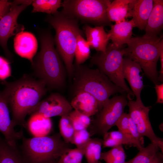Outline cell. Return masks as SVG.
I'll return each instance as SVG.
<instances>
[{
	"label": "cell",
	"mask_w": 163,
	"mask_h": 163,
	"mask_svg": "<svg viewBox=\"0 0 163 163\" xmlns=\"http://www.w3.org/2000/svg\"><path fill=\"white\" fill-rule=\"evenodd\" d=\"M2 91L12 114L14 126L25 124V119L41 101L47 91L45 83L26 75L13 82L1 81Z\"/></svg>",
	"instance_id": "1"
},
{
	"label": "cell",
	"mask_w": 163,
	"mask_h": 163,
	"mask_svg": "<svg viewBox=\"0 0 163 163\" xmlns=\"http://www.w3.org/2000/svg\"><path fill=\"white\" fill-rule=\"evenodd\" d=\"M40 50L33 59L32 65L36 75L46 87L60 89L65 85L66 69L54 47V38L49 30L40 32Z\"/></svg>",
	"instance_id": "2"
},
{
	"label": "cell",
	"mask_w": 163,
	"mask_h": 163,
	"mask_svg": "<svg viewBox=\"0 0 163 163\" xmlns=\"http://www.w3.org/2000/svg\"><path fill=\"white\" fill-rule=\"evenodd\" d=\"M45 21L55 30L54 40L56 49L64 63L69 76L72 77L77 38L79 35H83L78 21L61 11H58L53 14H48Z\"/></svg>",
	"instance_id": "3"
},
{
	"label": "cell",
	"mask_w": 163,
	"mask_h": 163,
	"mask_svg": "<svg viewBox=\"0 0 163 163\" xmlns=\"http://www.w3.org/2000/svg\"><path fill=\"white\" fill-rule=\"evenodd\" d=\"M72 77L74 93L83 91L92 95L98 102L99 111L111 96L118 93H126L98 69H91L75 63Z\"/></svg>",
	"instance_id": "4"
},
{
	"label": "cell",
	"mask_w": 163,
	"mask_h": 163,
	"mask_svg": "<svg viewBox=\"0 0 163 163\" xmlns=\"http://www.w3.org/2000/svg\"><path fill=\"white\" fill-rule=\"evenodd\" d=\"M162 38V36L132 37L124 48V55L137 63L155 85L160 83L157 66Z\"/></svg>",
	"instance_id": "5"
},
{
	"label": "cell",
	"mask_w": 163,
	"mask_h": 163,
	"mask_svg": "<svg viewBox=\"0 0 163 163\" xmlns=\"http://www.w3.org/2000/svg\"><path fill=\"white\" fill-rule=\"evenodd\" d=\"M20 152L25 163H56L69 148L60 135L27 138L23 136Z\"/></svg>",
	"instance_id": "6"
},
{
	"label": "cell",
	"mask_w": 163,
	"mask_h": 163,
	"mask_svg": "<svg viewBox=\"0 0 163 163\" xmlns=\"http://www.w3.org/2000/svg\"><path fill=\"white\" fill-rule=\"evenodd\" d=\"M124 48H117L109 43L104 52H98L91 57L90 63L96 66L112 82L124 90L127 94L128 100H132L135 96L127 85L123 73Z\"/></svg>",
	"instance_id": "7"
},
{
	"label": "cell",
	"mask_w": 163,
	"mask_h": 163,
	"mask_svg": "<svg viewBox=\"0 0 163 163\" xmlns=\"http://www.w3.org/2000/svg\"><path fill=\"white\" fill-rule=\"evenodd\" d=\"M111 2L109 0H65L61 11L78 21L96 26L112 25L107 13V9Z\"/></svg>",
	"instance_id": "8"
},
{
	"label": "cell",
	"mask_w": 163,
	"mask_h": 163,
	"mask_svg": "<svg viewBox=\"0 0 163 163\" xmlns=\"http://www.w3.org/2000/svg\"><path fill=\"white\" fill-rule=\"evenodd\" d=\"M126 95H116L109 98L96 114L93 122L94 132L103 136L115 124L124 113L127 105Z\"/></svg>",
	"instance_id": "9"
},
{
	"label": "cell",
	"mask_w": 163,
	"mask_h": 163,
	"mask_svg": "<svg viewBox=\"0 0 163 163\" xmlns=\"http://www.w3.org/2000/svg\"><path fill=\"white\" fill-rule=\"evenodd\" d=\"M32 2L33 0L14 1L9 11L0 20V45L8 58H11V55L8 48V40L11 37L23 31V26L17 23L18 18Z\"/></svg>",
	"instance_id": "10"
},
{
	"label": "cell",
	"mask_w": 163,
	"mask_h": 163,
	"mask_svg": "<svg viewBox=\"0 0 163 163\" xmlns=\"http://www.w3.org/2000/svg\"><path fill=\"white\" fill-rule=\"evenodd\" d=\"M129 114L135 124L140 135L145 136L151 143L157 146L163 153V140L155 134L149 118L151 107L145 106L143 103H139L133 100H128Z\"/></svg>",
	"instance_id": "11"
},
{
	"label": "cell",
	"mask_w": 163,
	"mask_h": 163,
	"mask_svg": "<svg viewBox=\"0 0 163 163\" xmlns=\"http://www.w3.org/2000/svg\"><path fill=\"white\" fill-rule=\"evenodd\" d=\"M70 103L63 96L54 93L41 101L29 115L38 113L50 118L68 115L72 111Z\"/></svg>",
	"instance_id": "12"
},
{
	"label": "cell",
	"mask_w": 163,
	"mask_h": 163,
	"mask_svg": "<svg viewBox=\"0 0 163 163\" xmlns=\"http://www.w3.org/2000/svg\"><path fill=\"white\" fill-rule=\"evenodd\" d=\"M11 119L7 100L2 91H0V132L10 145L16 146V142L23 136L22 131L17 132Z\"/></svg>",
	"instance_id": "13"
},
{
	"label": "cell",
	"mask_w": 163,
	"mask_h": 163,
	"mask_svg": "<svg viewBox=\"0 0 163 163\" xmlns=\"http://www.w3.org/2000/svg\"><path fill=\"white\" fill-rule=\"evenodd\" d=\"M122 71L123 77L128 82L131 90L136 97V101L142 103L141 93L144 85L143 81V72L140 66L130 58H123Z\"/></svg>",
	"instance_id": "14"
},
{
	"label": "cell",
	"mask_w": 163,
	"mask_h": 163,
	"mask_svg": "<svg viewBox=\"0 0 163 163\" xmlns=\"http://www.w3.org/2000/svg\"><path fill=\"white\" fill-rule=\"evenodd\" d=\"M14 47L17 54L33 64L38 48L37 41L33 34L22 31L17 34L14 39Z\"/></svg>",
	"instance_id": "15"
},
{
	"label": "cell",
	"mask_w": 163,
	"mask_h": 163,
	"mask_svg": "<svg viewBox=\"0 0 163 163\" xmlns=\"http://www.w3.org/2000/svg\"><path fill=\"white\" fill-rule=\"evenodd\" d=\"M74 93L75 96L70 103L75 110L89 117L96 114L99 111L98 102L92 95L83 91Z\"/></svg>",
	"instance_id": "16"
},
{
	"label": "cell",
	"mask_w": 163,
	"mask_h": 163,
	"mask_svg": "<svg viewBox=\"0 0 163 163\" xmlns=\"http://www.w3.org/2000/svg\"><path fill=\"white\" fill-rule=\"evenodd\" d=\"M110 27V29L108 33L109 40H111V43L116 47L121 48L132 38L133 29L135 27V25L131 19L115 23Z\"/></svg>",
	"instance_id": "17"
},
{
	"label": "cell",
	"mask_w": 163,
	"mask_h": 163,
	"mask_svg": "<svg viewBox=\"0 0 163 163\" xmlns=\"http://www.w3.org/2000/svg\"><path fill=\"white\" fill-rule=\"evenodd\" d=\"M163 27V0H153V7L144 29L143 36L154 37L158 35Z\"/></svg>",
	"instance_id": "18"
},
{
	"label": "cell",
	"mask_w": 163,
	"mask_h": 163,
	"mask_svg": "<svg viewBox=\"0 0 163 163\" xmlns=\"http://www.w3.org/2000/svg\"><path fill=\"white\" fill-rule=\"evenodd\" d=\"M136 0H115L111 2L107 9L109 20L119 23L132 17V10Z\"/></svg>",
	"instance_id": "19"
},
{
	"label": "cell",
	"mask_w": 163,
	"mask_h": 163,
	"mask_svg": "<svg viewBox=\"0 0 163 163\" xmlns=\"http://www.w3.org/2000/svg\"><path fill=\"white\" fill-rule=\"evenodd\" d=\"M84 29L86 40L90 47L97 52H104L110 40L109 35L105 31L104 26L92 27L86 25Z\"/></svg>",
	"instance_id": "20"
},
{
	"label": "cell",
	"mask_w": 163,
	"mask_h": 163,
	"mask_svg": "<svg viewBox=\"0 0 163 163\" xmlns=\"http://www.w3.org/2000/svg\"><path fill=\"white\" fill-rule=\"evenodd\" d=\"M153 7V0H136L132 15L135 27L144 30Z\"/></svg>",
	"instance_id": "21"
},
{
	"label": "cell",
	"mask_w": 163,
	"mask_h": 163,
	"mask_svg": "<svg viewBox=\"0 0 163 163\" xmlns=\"http://www.w3.org/2000/svg\"><path fill=\"white\" fill-rule=\"evenodd\" d=\"M27 125L34 137H40L47 136L51 130L52 123L50 118L35 113L30 115Z\"/></svg>",
	"instance_id": "22"
},
{
	"label": "cell",
	"mask_w": 163,
	"mask_h": 163,
	"mask_svg": "<svg viewBox=\"0 0 163 163\" xmlns=\"http://www.w3.org/2000/svg\"><path fill=\"white\" fill-rule=\"evenodd\" d=\"M0 163H25L17 145H10L0 137Z\"/></svg>",
	"instance_id": "23"
},
{
	"label": "cell",
	"mask_w": 163,
	"mask_h": 163,
	"mask_svg": "<svg viewBox=\"0 0 163 163\" xmlns=\"http://www.w3.org/2000/svg\"><path fill=\"white\" fill-rule=\"evenodd\" d=\"M102 145V139L91 138L84 149L87 163H101L100 160Z\"/></svg>",
	"instance_id": "24"
},
{
	"label": "cell",
	"mask_w": 163,
	"mask_h": 163,
	"mask_svg": "<svg viewBox=\"0 0 163 163\" xmlns=\"http://www.w3.org/2000/svg\"><path fill=\"white\" fill-rule=\"evenodd\" d=\"M103 147H113L119 145L132 146L130 141L123 133L119 131L108 132L103 136Z\"/></svg>",
	"instance_id": "25"
},
{
	"label": "cell",
	"mask_w": 163,
	"mask_h": 163,
	"mask_svg": "<svg viewBox=\"0 0 163 163\" xmlns=\"http://www.w3.org/2000/svg\"><path fill=\"white\" fill-rule=\"evenodd\" d=\"M62 4L60 0H33L32 12H42L48 14H53L58 11V9L62 6Z\"/></svg>",
	"instance_id": "26"
},
{
	"label": "cell",
	"mask_w": 163,
	"mask_h": 163,
	"mask_svg": "<svg viewBox=\"0 0 163 163\" xmlns=\"http://www.w3.org/2000/svg\"><path fill=\"white\" fill-rule=\"evenodd\" d=\"M90 47L83 37L82 35H79L77 37L75 52V64L81 65L90 57Z\"/></svg>",
	"instance_id": "27"
},
{
	"label": "cell",
	"mask_w": 163,
	"mask_h": 163,
	"mask_svg": "<svg viewBox=\"0 0 163 163\" xmlns=\"http://www.w3.org/2000/svg\"><path fill=\"white\" fill-rule=\"evenodd\" d=\"M159 149L157 146L151 143L142 148L133 158L125 163H149Z\"/></svg>",
	"instance_id": "28"
},
{
	"label": "cell",
	"mask_w": 163,
	"mask_h": 163,
	"mask_svg": "<svg viewBox=\"0 0 163 163\" xmlns=\"http://www.w3.org/2000/svg\"><path fill=\"white\" fill-rule=\"evenodd\" d=\"M126 155L122 145L113 147L110 150L102 152L100 160L106 163H125Z\"/></svg>",
	"instance_id": "29"
},
{
	"label": "cell",
	"mask_w": 163,
	"mask_h": 163,
	"mask_svg": "<svg viewBox=\"0 0 163 163\" xmlns=\"http://www.w3.org/2000/svg\"><path fill=\"white\" fill-rule=\"evenodd\" d=\"M84 155L83 149L67 148L56 163H82Z\"/></svg>",
	"instance_id": "30"
},
{
	"label": "cell",
	"mask_w": 163,
	"mask_h": 163,
	"mask_svg": "<svg viewBox=\"0 0 163 163\" xmlns=\"http://www.w3.org/2000/svg\"><path fill=\"white\" fill-rule=\"evenodd\" d=\"M59 127L60 134L64 141L67 143H71L75 131L69 115L61 117Z\"/></svg>",
	"instance_id": "31"
},
{
	"label": "cell",
	"mask_w": 163,
	"mask_h": 163,
	"mask_svg": "<svg viewBox=\"0 0 163 163\" xmlns=\"http://www.w3.org/2000/svg\"><path fill=\"white\" fill-rule=\"evenodd\" d=\"M69 116L75 131L87 129L91 123L90 117L75 110H72Z\"/></svg>",
	"instance_id": "32"
},
{
	"label": "cell",
	"mask_w": 163,
	"mask_h": 163,
	"mask_svg": "<svg viewBox=\"0 0 163 163\" xmlns=\"http://www.w3.org/2000/svg\"><path fill=\"white\" fill-rule=\"evenodd\" d=\"M91 138L87 129L76 131L71 143L75 145L77 148L84 149Z\"/></svg>",
	"instance_id": "33"
},
{
	"label": "cell",
	"mask_w": 163,
	"mask_h": 163,
	"mask_svg": "<svg viewBox=\"0 0 163 163\" xmlns=\"http://www.w3.org/2000/svg\"><path fill=\"white\" fill-rule=\"evenodd\" d=\"M129 129L132 140L133 146L136 147L139 150L144 147L143 137L140 135L136 126L130 117L129 120Z\"/></svg>",
	"instance_id": "34"
},
{
	"label": "cell",
	"mask_w": 163,
	"mask_h": 163,
	"mask_svg": "<svg viewBox=\"0 0 163 163\" xmlns=\"http://www.w3.org/2000/svg\"><path fill=\"white\" fill-rule=\"evenodd\" d=\"M130 116L129 113H124L115 124L118 130L123 133L131 142L133 141L129 129V120Z\"/></svg>",
	"instance_id": "35"
},
{
	"label": "cell",
	"mask_w": 163,
	"mask_h": 163,
	"mask_svg": "<svg viewBox=\"0 0 163 163\" xmlns=\"http://www.w3.org/2000/svg\"><path fill=\"white\" fill-rule=\"evenodd\" d=\"M11 76V69L9 61L0 56V80L4 81Z\"/></svg>",
	"instance_id": "36"
},
{
	"label": "cell",
	"mask_w": 163,
	"mask_h": 163,
	"mask_svg": "<svg viewBox=\"0 0 163 163\" xmlns=\"http://www.w3.org/2000/svg\"><path fill=\"white\" fill-rule=\"evenodd\" d=\"M13 2L6 0H1L0 2V20L10 10Z\"/></svg>",
	"instance_id": "37"
},
{
	"label": "cell",
	"mask_w": 163,
	"mask_h": 163,
	"mask_svg": "<svg viewBox=\"0 0 163 163\" xmlns=\"http://www.w3.org/2000/svg\"><path fill=\"white\" fill-rule=\"evenodd\" d=\"M159 59L161 63L160 70L158 79L159 82H163V39L162 38L160 44Z\"/></svg>",
	"instance_id": "38"
},
{
	"label": "cell",
	"mask_w": 163,
	"mask_h": 163,
	"mask_svg": "<svg viewBox=\"0 0 163 163\" xmlns=\"http://www.w3.org/2000/svg\"><path fill=\"white\" fill-rule=\"evenodd\" d=\"M154 88L157 94L156 103H163V84L155 85Z\"/></svg>",
	"instance_id": "39"
},
{
	"label": "cell",
	"mask_w": 163,
	"mask_h": 163,
	"mask_svg": "<svg viewBox=\"0 0 163 163\" xmlns=\"http://www.w3.org/2000/svg\"><path fill=\"white\" fill-rule=\"evenodd\" d=\"M149 163H163V153L158 151Z\"/></svg>",
	"instance_id": "40"
},
{
	"label": "cell",
	"mask_w": 163,
	"mask_h": 163,
	"mask_svg": "<svg viewBox=\"0 0 163 163\" xmlns=\"http://www.w3.org/2000/svg\"><path fill=\"white\" fill-rule=\"evenodd\" d=\"M1 1V0H0V2Z\"/></svg>",
	"instance_id": "41"
}]
</instances>
